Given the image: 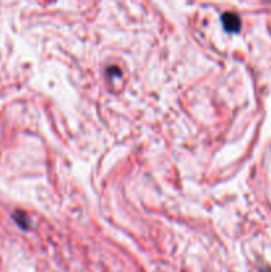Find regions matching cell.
Here are the masks:
<instances>
[{
	"mask_svg": "<svg viewBox=\"0 0 271 272\" xmlns=\"http://www.w3.org/2000/svg\"><path fill=\"white\" fill-rule=\"evenodd\" d=\"M222 23L226 31L238 32L241 29V19L234 12H226V14H223Z\"/></svg>",
	"mask_w": 271,
	"mask_h": 272,
	"instance_id": "cell-1",
	"label": "cell"
},
{
	"mask_svg": "<svg viewBox=\"0 0 271 272\" xmlns=\"http://www.w3.org/2000/svg\"><path fill=\"white\" fill-rule=\"evenodd\" d=\"M261 272H271V268H263L261 269Z\"/></svg>",
	"mask_w": 271,
	"mask_h": 272,
	"instance_id": "cell-2",
	"label": "cell"
}]
</instances>
